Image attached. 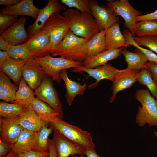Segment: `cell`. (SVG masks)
I'll use <instances>...</instances> for the list:
<instances>
[{
  "label": "cell",
  "mask_w": 157,
  "mask_h": 157,
  "mask_svg": "<svg viewBox=\"0 0 157 157\" xmlns=\"http://www.w3.org/2000/svg\"><path fill=\"white\" fill-rule=\"evenodd\" d=\"M61 2L70 8H76L82 13H91L90 0H61Z\"/></svg>",
  "instance_id": "37"
},
{
  "label": "cell",
  "mask_w": 157,
  "mask_h": 157,
  "mask_svg": "<svg viewBox=\"0 0 157 157\" xmlns=\"http://www.w3.org/2000/svg\"><path fill=\"white\" fill-rule=\"evenodd\" d=\"M139 83L148 88L157 101V84L153 79L151 74L146 68H142L137 78Z\"/></svg>",
  "instance_id": "32"
},
{
  "label": "cell",
  "mask_w": 157,
  "mask_h": 157,
  "mask_svg": "<svg viewBox=\"0 0 157 157\" xmlns=\"http://www.w3.org/2000/svg\"><path fill=\"white\" fill-rule=\"evenodd\" d=\"M52 140L58 157H69L78 154L85 155L86 150L80 146L68 140L59 133L54 131Z\"/></svg>",
  "instance_id": "17"
},
{
  "label": "cell",
  "mask_w": 157,
  "mask_h": 157,
  "mask_svg": "<svg viewBox=\"0 0 157 157\" xmlns=\"http://www.w3.org/2000/svg\"><path fill=\"white\" fill-rule=\"evenodd\" d=\"M9 45L1 38H0V50L6 51Z\"/></svg>",
  "instance_id": "47"
},
{
  "label": "cell",
  "mask_w": 157,
  "mask_h": 157,
  "mask_svg": "<svg viewBox=\"0 0 157 157\" xmlns=\"http://www.w3.org/2000/svg\"><path fill=\"white\" fill-rule=\"evenodd\" d=\"M26 22L25 17L22 16L2 33L0 38L9 45L14 46L24 44L29 38V34L25 28Z\"/></svg>",
  "instance_id": "12"
},
{
  "label": "cell",
  "mask_w": 157,
  "mask_h": 157,
  "mask_svg": "<svg viewBox=\"0 0 157 157\" xmlns=\"http://www.w3.org/2000/svg\"><path fill=\"white\" fill-rule=\"evenodd\" d=\"M15 103L6 102H0V118H11L20 115L26 110Z\"/></svg>",
  "instance_id": "33"
},
{
  "label": "cell",
  "mask_w": 157,
  "mask_h": 157,
  "mask_svg": "<svg viewBox=\"0 0 157 157\" xmlns=\"http://www.w3.org/2000/svg\"><path fill=\"white\" fill-rule=\"evenodd\" d=\"M106 4L112 10L114 15L120 16L125 21L124 27L134 36L136 22L135 18L142 15V12L135 10L128 0H108Z\"/></svg>",
  "instance_id": "8"
},
{
  "label": "cell",
  "mask_w": 157,
  "mask_h": 157,
  "mask_svg": "<svg viewBox=\"0 0 157 157\" xmlns=\"http://www.w3.org/2000/svg\"><path fill=\"white\" fill-rule=\"evenodd\" d=\"M18 89L0 70V99L7 102L14 101Z\"/></svg>",
  "instance_id": "28"
},
{
  "label": "cell",
  "mask_w": 157,
  "mask_h": 157,
  "mask_svg": "<svg viewBox=\"0 0 157 157\" xmlns=\"http://www.w3.org/2000/svg\"><path fill=\"white\" fill-rule=\"evenodd\" d=\"M106 31L105 29L100 31L87 42V57L95 55L106 50Z\"/></svg>",
  "instance_id": "29"
},
{
  "label": "cell",
  "mask_w": 157,
  "mask_h": 157,
  "mask_svg": "<svg viewBox=\"0 0 157 157\" xmlns=\"http://www.w3.org/2000/svg\"><path fill=\"white\" fill-rule=\"evenodd\" d=\"M11 151L10 145L0 140V157H4Z\"/></svg>",
  "instance_id": "42"
},
{
  "label": "cell",
  "mask_w": 157,
  "mask_h": 157,
  "mask_svg": "<svg viewBox=\"0 0 157 157\" xmlns=\"http://www.w3.org/2000/svg\"><path fill=\"white\" fill-rule=\"evenodd\" d=\"M133 40L138 45L144 46L157 54V36L144 35L133 37Z\"/></svg>",
  "instance_id": "36"
},
{
  "label": "cell",
  "mask_w": 157,
  "mask_h": 157,
  "mask_svg": "<svg viewBox=\"0 0 157 157\" xmlns=\"http://www.w3.org/2000/svg\"><path fill=\"white\" fill-rule=\"evenodd\" d=\"M6 51L10 57L14 60L27 61L31 58L22 44L14 46L9 45Z\"/></svg>",
  "instance_id": "35"
},
{
  "label": "cell",
  "mask_w": 157,
  "mask_h": 157,
  "mask_svg": "<svg viewBox=\"0 0 157 157\" xmlns=\"http://www.w3.org/2000/svg\"><path fill=\"white\" fill-rule=\"evenodd\" d=\"M136 99L141 104L139 106L135 118L139 126L147 124L150 127L157 126V101L150 94L148 89H141L136 92Z\"/></svg>",
  "instance_id": "4"
},
{
  "label": "cell",
  "mask_w": 157,
  "mask_h": 157,
  "mask_svg": "<svg viewBox=\"0 0 157 157\" xmlns=\"http://www.w3.org/2000/svg\"><path fill=\"white\" fill-rule=\"evenodd\" d=\"M17 121L24 129L34 132H38L44 126H49L38 117L31 105L18 117Z\"/></svg>",
  "instance_id": "21"
},
{
  "label": "cell",
  "mask_w": 157,
  "mask_h": 157,
  "mask_svg": "<svg viewBox=\"0 0 157 157\" xmlns=\"http://www.w3.org/2000/svg\"><path fill=\"white\" fill-rule=\"evenodd\" d=\"M22 44L31 57L34 58L50 53V39L47 33L42 30L30 37Z\"/></svg>",
  "instance_id": "9"
},
{
  "label": "cell",
  "mask_w": 157,
  "mask_h": 157,
  "mask_svg": "<svg viewBox=\"0 0 157 157\" xmlns=\"http://www.w3.org/2000/svg\"><path fill=\"white\" fill-rule=\"evenodd\" d=\"M18 16L0 13V34L12 26L17 21Z\"/></svg>",
  "instance_id": "38"
},
{
  "label": "cell",
  "mask_w": 157,
  "mask_h": 157,
  "mask_svg": "<svg viewBox=\"0 0 157 157\" xmlns=\"http://www.w3.org/2000/svg\"><path fill=\"white\" fill-rule=\"evenodd\" d=\"M49 155V151L41 152L32 150L18 154L15 157H45Z\"/></svg>",
  "instance_id": "39"
},
{
  "label": "cell",
  "mask_w": 157,
  "mask_h": 157,
  "mask_svg": "<svg viewBox=\"0 0 157 157\" xmlns=\"http://www.w3.org/2000/svg\"><path fill=\"white\" fill-rule=\"evenodd\" d=\"M123 34L130 46H133L140 50L145 55L149 61L157 63V54L150 50L143 48L137 45L133 40V37L134 36H133L128 29L124 30L123 32Z\"/></svg>",
  "instance_id": "34"
},
{
  "label": "cell",
  "mask_w": 157,
  "mask_h": 157,
  "mask_svg": "<svg viewBox=\"0 0 157 157\" xmlns=\"http://www.w3.org/2000/svg\"><path fill=\"white\" fill-rule=\"evenodd\" d=\"M22 77L33 90L41 83L45 74L41 65L34 58L26 61L22 70Z\"/></svg>",
  "instance_id": "15"
},
{
  "label": "cell",
  "mask_w": 157,
  "mask_h": 157,
  "mask_svg": "<svg viewBox=\"0 0 157 157\" xmlns=\"http://www.w3.org/2000/svg\"><path fill=\"white\" fill-rule=\"evenodd\" d=\"M105 38L106 50L130 46L121 32L119 23L113 24L106 30Z\"/></svg>",
  "instance_id": "20"
},
{
  "label": "cell",
  "mask_w": 157,
  "mask_h": 157,
  "mask_svg": "<svg viewBox=\"0 0 157 157\" xmlns=\"http://www.w3.org/2000/svg\"><path fill=\"white\" fill-rule=\"evenodd\" d=\"M140 70H132L127 68L119 70L111 87L112 95L110 102H113L116 99L119 92L131 87L137 81Z\"/></svg>",
  "instance_id": "14"
},
{
  "label": "cell",
  "mask_w": 157,
  "mask_h": 157,
  "mask_svg": "<svg viewBox=\"0 0 157 157\" xmlns=\"http://www.w3.org/2000/svg\"><path fill=\"white\" fill-rule=\"evenodd\" d=\"M89 40L78 37L70 30L61 42L50 53L60 57L83 63L87 57L86 44Z\"/></svg>",
  "instance_id": "1"
},
{
  "label": "cell",
  "mask_w": 157,
  "mask_h": 157,
  "mask_svg": "<svg viewBox=\"0 0 157 157\" xmlns=\"http://www.w3.org/2000/svg\"><path fill=\"white\" fill-rule=\"evenodd\" d=\"M38 132L24 129L16 142L10 145L11 151L18 154L33 150L36 142Z\"/></svg>",
  "instance_id": "19"
},
{
  "label": "cell",
  "mask_w": 157,
  "mask_h": 157,
  "mask_svg": "<svg viewBox=\"0 0 157 157\" xmlns=\"http://www.w3.org/2000/svg\"><path fill=\"white\" fill-rule=\"evenodd\" d=\"M49 157V156H47L46 157Z\"/></svg>",
  "instance_id": "50"
},
{
  "label": "cell",
  "mask_w": 157,
  "mask_h": 157,
  "mask_svg": "<svg viewBox=\"0 0 157 157\" xmlns=\"http://www.w3.org/2000/svg\"><path fill=\"white\" fill-rule=\"evenodd\" d=\"M31 105L38 117L49 124L55 118L59 116L50 106L36 97L32 101Z\"/></svg>",
  "instance_id": "27"
},
{
  "label": "cell",
  "mask_w": 157,
  "mask_h": 157,
  "mask_svg": "<svg viewBox=\"0 0 157 157\" xmlns=\"http://www.w3.org/2000/svg\"><path fill=\"white\" fill-rule=\"evenodd\" d=\"M33 90L22 77L16 93L15 100L11 103L26 108L35 97V92Z\"/></svg>",
  "instance_id": "26"
},
{
  "label": "cell",
  "mask_w": 157,
  "mask_h": 157,
  "mask_svg": "<svg viewBox=\"0 0 157 157\" xmlns=\"http://www.w3.org/2000/svg\"><path fill=\"white\" fill-rule=\"evenodd\" d=\"M34 59L42 66L45 74L50 76L53 81L58 83L61 81L60 73L62 70L83 66L82 63L61 57H53L50 54Z\"/></svg>",
  "instance_id": "5"
},
{
  "label": "cell",
  "mask_w": 157,
  "mask_h": 157,
  "mask_svg": "<svg viewBox=\"0 0 157 157\" xmlns=\"http://www.w3.org/2000/svg\"><path fill=\"white\" fill-rule=\"evenodd\" d=\"M91 14L94 17L100 31L106 30L113 24L119 23V19L115 16L108 6H100L95 0H90Z\"/></svg>",
  "instance_id": "10"
},
{
  "label": "cell",
  "mask_w": 157,
  "mask_h": 157,
  "mask_svg": "<svg viewBox=\"0 0 157 157\" xmlns=\"http://www.w3.org/2000/svg\"><path fill=\"white\" fill-rule=\"evenodd\" d=\"M26 61L15 60L10 57L0 65V70L19 85L22 77V70Z\"/></svg>",
  "instance_id": "24"
},
{
  "label": "cell",
  "mask_w": 157,
  "mask_h": 157,
  "mask_svg": "<svg viewBox=\"0 0 157 157\" xmlns=\"http://www.w3.org/2000/svg\"><path fill=\"white\" fill-rule=\"evenodd\" d=\"M34 92L36 98L49 105L63 119L62 105L50 76L45 74L41 83Z\"/></svg>",
  "instance_id": "7"
},
{
  "label": "cell",
  "mask_w": 157,
  "mask_h": 157,
  "mask_svg": "<svg viewBox=\"0 0 157 157\" xmlns=\"http://www.w3.org/2000/svg\"><path fill=\"white\" fill-rule=\"evenodd\" d=\"M49 125L54 131L59 133L68 140L85 150H95L91 134L87 131L83 130L77 126L69 124L59 116L51 121Z\"/></svg>",
  "instance_id": "2"
},
{
  "label": "cell",
  "mask_w": 157,
  "mask_h": 157,
  "mask_svg": "<svg viewBox=\"0 0 157 157\" xmlns=\"http://www.w3.org/2000/svg\"><path fill=\"white\" fill-rule=\"evenodd\" d=\"M59 13L53 14L45 22L42 29L46 32L50 37L51 41L50 53L61 42L70 30L69 22Z\"/></svg>",
  "instance_id": "6"
},
{
  "label": "cell",
  "mask_w": 157,
  "mask_h": 157,
  "mask_svg": "<svg viewBox=\"0 0 157 157\" xmlns=\"http://www.w3.org/2000/svg\"><path fill=\"white\" fill-rule=\"evenodd\" d=\"M49 157H58L56 148L52 140L49 139Z\"/></svg>",
  "instance_id": "43"
},
{
  "label": "cell",
  "mask_w": 157,
  "mask_h": 157,
  "mask_svg": "<svg viewBox=\"0 0 157 157\" xmlns=\"http://www.w3.org/2000/svg\"><path fill=\"white\" fill-rule=\"evenodd\" d=\"M157 20V9L154 12L138 16L135 19L137 22L143 20Z\"/></svg>",
  "instance_id": "41"
},
{
  "label": "cell",
  "mask_w": 157,
  "mask_h": 157,
  "mask_svg": "<svg viewBox=\"0 0 157 157\" xmlns=\"http://www.w3.org/2000/svg\"><path fill=\"white\" fill-rule=\"evenodd\" d=\"M119 70L112 66L111 64L106 63L93 69L88 68L82 66L73 68L71 71L74 73L84 72L88 74V77L95 78L96 82L88 86L90 89L97 86L98 83L103 79H107L113 82Z\"/></svg>",
  "instance_id": "13"
},
{
  "label": "cell",
  "mask_w": 157,
  "mask_h": 157,
  "mask_svg": "<svg viewBox=\"0 0 157 157\" xmlns=\"http://www.w3.org/2000/svg\"><path fill=\"white\" fill-rule=\"evenodd\" d=\"M10 57L6 51H0V65L7 61Z\"/></svg>",
  "instance_id": "45"
},
{
  "label": "cell",
  "mask_w": 157,
  "mask_h": 157,
  "mask_svg": "<svg viewBox=\"0 0 157 157\" xmlns=\"http://www.w3.org/2000/svg\"><path fill=\"white\" fill-rule=\"evenodd\" d=\"M60 76L65 85V97L68 105L71 106L76 96L83 95L84 92L88 86L86 83L81 85L80 83L70 79L68 76L67 69L62 70L60 73Z\"/></svg>",
  "instance_id": "23"
},
{
  "label": "cell",
  "mask_w": 157,
  "mask_h": 157,
  "mask_svg": "<svg viewBox=\"0 0 157 157\" xmlns=\"http://www.w3.org/2000/svg\"><path fill=\"white\" fill-rule=\"evenodd\" d=\"M157 36V20H143L136 22L134 35Z\"/></svg>",
  "instance_id": "31"
},
{
  "label": "cell",
  "mask_w": 157,
  "mask_h": 157,
  "mask_svg": "<svg viewBox=\"0 0 157 157\" xmlns=\"http://www.w3.org/2000/svg\"><path fill=\"white\" fill-rule=\"evenodd\" d=\"M17 117L0 118V140L10 145L16 142L24 129L18 123Z\"/></svg>",
  "instance_id": "16"
},
{
  "label": "cell",
  "mask_w": 157,
  "mask_h": 157,
  "mask_svg": "<svg viewBox=\"0 0 157 157\" xmlns=\"http://www.w3.org/2000/svg\"><path fill=\"white\" fill-rule=\"evenodd\" d=\"M69 22L70 30L76 35L90 40L99 32L96 21L91 13H82L70 8L63 13Z\"/></svg>",
  "instance_id": "3"
},
{
  "label": "cell",
  "mask_w": 157,
  "mask_h": 157,
  "mask_svg": "<svg viewBox=\"0 0 157 157\" xmlns=\"http://www.w3.org/2000/svg\"><path fill=\"white\" fill-rule=\"evenodd\" d=\"M85 155L87 157H100L95 150L89 149L86 150Z\"/></svg>",
  "instance_id": "46"
},
{
  "label": "cell",
  "mask_w": 157,
  "mask_h": 157,
  "mask_svg": "<svg viewBox=\"0 0 157 157\" xmlns=\"http://www.w3.org/2000/svg\"><path fill=\"white\" fill-rule=\"evenodd\" d=\"M48 126H42L38 132L37 140L34 151L41 152H48L49 149L48 137L53 131Z\"/></svg>",
  "instance_id": "30"
},
{
  "label": "cell",
  "mask_w": 157,
  "mask_h": 157,
  "mask_svg": "<svg viewBox=\"0 0 157 157\" xmlns=\"http://www.w3.org/2000/svg\"><path fill=\"white\" fill-rule=\"evenodd\" d=\"M135 52L128 51L126 47L122 48L121 54L124 57L125 61L127 64V68L132 70H140L146 68V64L149 62L144 54L137 48Z\"/></svg>",
  "instance_id": "25"
},
{
  "label": "cell",
  "mask_w": 157,
  "mask_h": 157,
  "mask_svg": "<svg viewBox=\"0 0 157 157\" xmlns=\"http://www.w3.org/2000/svg\"><path fill=\"white\" fill-rule=\"evenodd\" d=\"M39 10L34 5L33 0H21L16 4L1 9L0 13L17 16H28L36 19Z\"/></svg>",
  "instance_id": "18"
},
{
  "label": "cell",
  "mask_w": 157,
  "mask_h": 157,
  "mask_svg": "<svg viewBox=\"0 0 157 157\" xmlns=\"http://www.w3.org/2000/svg\"><path fill=\"white\" fill-rule=\"evenodd\" d=\"M146 68L151 72L153 79L157 84V63L149 61L147 63Z\"/></svg>",
  "instance_id": "40"
},
{
  "label": "cell",
  "mask_w": 157,
  "mask_h": 157,
  "mask_svg": "<svg viewBox=\"0 0 157 157\" xmlns=\"http://www.w3.org/2000/svg\"><path fill=\"white\" fill-rule=\"evenodd\" d=\"M17 155L15 152L11 151L4 157H15Z\"/></svg>",
  "instance_id": "48"
},
{
  "label": "cell",
  "mask_w": 157,
  "mask_h": 157,
  "mask_svg": "<svg viewBox=\"0 0 157 157\" xmlns=\"http://www.w3.org/2000/svg\"><path fill=\"white\" fill-rule=\"evenodd\" d=\"M65 10V8L58 0H49L46 6L40 9L34 22L28 26L27 31L29 38L42 30L45 22L53 14Z\"/></svg>",
  "instance_id": "11"
},
{
  "label": "cell",
  "mask_w": 157,
  "mask_h": 157,
  "mask_svg": "<svg viewBox=\"0 0 157 157\" xmlns=\"http://www.w3.org/2000/svg\"><path fill=\"white\" fill-rule=\"evenodd\" d=\"M70 157H77V156L76 155H73V156H71ZM79 157H86L85 156V155H80Z\"/></svg>",
  "instance_id": "49"
},
{
  "label": "cell",
  "mask_w": 157,
  "mask_h": 157,
  "mask_svg": "<svg viewBox=\"0 0 157 157\" xmlns=\"http://www.w3.org/2000/svg\"><path fill=\"white\" fill-rule=\"evenodd\" d=\"M21 0H0V4L6 7L16 4L20 1Z\"/></svg>",
  "instance_id": "44"
},
{
  "label": "cell",
  "mask_w": 157,
  "mask_h": 157,
  "mask_svg": "<svg viewBox=\"0 0 157 157\" xmlns=\"http://www.w3.org/2000/svg\"><path fill=\"white\" fill-rule=\"evenodd\" d=\"M122 48L106 50L95 55L86 57L82 63L86 68L93 69L104 65L110 60L116 59L121 54Z\"/></svg>",
  "instance_id": "22"
}]
</instances>
